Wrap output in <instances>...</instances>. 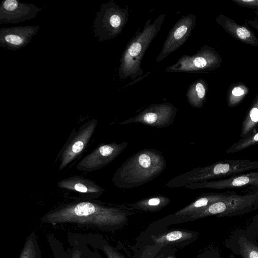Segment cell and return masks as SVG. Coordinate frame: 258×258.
Instances as JSON below:
<instances>
[{"mask_svg":"<svg viewBox=\"0 0 258 258\" xmlns=\"http://www.w3.org/2000/svg\"><path fill=\"white\" fill-rule=\"evenodd\" d=\"M131 214L122 208L84 200L58 207L45 214L41 221L48 224L74 223L115 230L127 223Z\"/></svg>","mask_w":258,"mask_h":258,"instance_id":"cell-1","label":"cell"},{"mask_svg":"<svg viewBox=\"0 0 258 258\" xmlns=\"http://www.w3.org/2000/svg\"><path fill=\"white\" fill-rule=\"evenodd\" d=\"M166 165V161L161 152L155 149H143L122 164L114 174L112 180L119 188L137 187L159 176Z\"/></svg>","mask_w":258,"mask_h":258,"instance_id":"cell-2","label":"cell"},{"mask_svg":"<svg viewBox=\"0 0 258 258\" xmlns=\"http://www.w3.org/2000/svg\"><path fill=\"white\" fill-rule=\"evenodd\" d=\"M166 14L159 15L151 23L148 20L141 31L138 29L133 36L123 51L118 67L120 80L130 78L136 79L143 74L141 64L144 54L159 32Z\"/></svg>","mask_w":258,"mask_h":258,"instance_id":"cell-3","label":"cell"},{"mask_svg":"<svg viewBox=\"0 0 258 258\" xmlns=\"http://www.w3.org/2000/svg\"><path fill=\"white\" fill-rule=\"evenodd\" d=\"M197 237L194 231L147 229L138 237L132 258H156L168 250L182 248Z\"/></svg>","mask_w":258,"mask_h":258,"instance_id":"cell-4","label":"cell"},{"mask_svg":"<svg viewBox=\"0 0 258 258\" xmlns=\"http://www.w3.org/2000/svg\"><path fill=\"white\" fill-rule=\"evenodd\" d=\"M258 169V161L249 159L220 160L208 166L198 167L168 181L169 188L184 187L187 184L230 177Z\"/></svg>","mask_w":258,"mask_h":258,"instance_id":"cell-5","label":"cell"},{"mask_svg":"<svg viewBox=\"0 0 258 258\" xmlns=\"http://www.w3.org/2000/svg\"><path fill=\"white\" fill-rule=\"evenodd\" d=\"M258 209V190L244 195L233 192L223 200L215 202L185 218L175 221L173 224L190 222L206 217H231Z\"/></svg>","mask_w":258,"mask_h":258,"instance_id":"cell-6","label":"cell"},{"mask_svg":"<svg viewBox=\"0 0 258 258\" xmlns=\"http://www.w3.org/2000/svg\"><path fill=\"white\" fill-rule=\"evenodd\" d=\"M129 14L127 5L122 7L112 1L102 4L93 23L95 37L99 42L115 38L122 32Z\"/></svg>","mask_w":258,"mask_h":258,"instance_id":"cell-7","label":"cell"},{"mask_svg":"<svg viewBox=\"0 0 258 258\" xmlns=\"http://www.w3.org/2000/svg\"><path fill=\"white\" fill-rule=\"evenodd\" d=\"M222 58L213 47L204 45L193 55H183L177 62L165 68L168 72L205 73L219 68Z\"/></svg>","mask_w":258,"mask_h":258,"instance_id":"cell-8","label":"cell"},{"mask_svg":"<svg viewBox=\"0 0 258 258\" xmlns=\"http://www.w3.org/2000/svg\"><path fill=\"white\" fill-rule=\"evenodd\" d=\"M97 124V119H92L83 124L78 130L74 128L72 131L56 157V160L59 163V171L66 168L84 151Z\"/></svg>","mask_w":258,"mask_h":258,"instance_id":"cell-9","label":"cell"},{"mask_svg":"<svg viewBox=\"0 0 258 258\" xmlns=\"http://www.w3.org/2000/svg\"><path fill=\"white\" fill-rule=\"evenodd\" d=\"M178 110L170 103L151 104L136 115L119 124L126 125L136 123L151 127L164 128L173 123Z\"/></svg>","mask_w":258,"mask_h":258,"instance_id":"cell-10","label":"cell"},{"mask_svg":"<svg viewBox=\"0 0 258 258\" xmlns=\"http://www.w3.org/2000/svg\"><path fill=\"white\" fill-rule=\"evenodd\" d=\"M127 141L101 144L82 158L77 164V170L92 172L100 169L114 160L126 148Z\"/></svg>","mask_w":258,"mask_h":258,"instance_id":"cell-11","label":"cell"},{"mask_svg":"<svg viewBox=\"0 0 258 258\" xmlns=\"http://www.w3.org/2000/svg\"><path fill=\"white\" fill-rule=\"evenodd\" d=\"M196 16L192 14L182 16L170 29L162 49L156 59L159 62L179 48L187 40L196 25Z\"/></svg>","mask_w":258,"mask_h":258,"instance_id":"cell-12","label":"cell"},{"mask_svg":"<svg viewBox=\"0 0 258 258\" xmlns=\"http://www.w3.org/2000/svg\"><path fill=\"white\" fill-rule=\"evenodd\" d=\"M41 10L34 4L3 0L0 5V24H15L33 19Z\"/></svg>","mask_w":258,"mask_h":258,"instance_id":"cell-13","label":"cell"},{"mask_svg":"<svg viewBox=\"0 0 258 258\" xmlns=\"http://www.w3.org/2000/svg\"><path fill=\"white\" fill-rule=\"evenodd\" d=\"M258 190V171L242 173L224 179L193 183L184 187L190 189H212L221 190L249 187Z\"/></svg>","mask_w":258,"mask_h":258,"instance_id":"cell-14","label":"cell"},{"mask_svg":"<svg viewBox=\"0 0 258 258\" xmlns=\"http://www.w3.org/2000/svg\"><path fill=\"white\" fill-rule=\"evenodd\" d=\"M40 26L3 27L0 29V46L16 51L27 46L37 33Z\"/></svg>","mask_w":258,"mask_h":258,"instance_id":"cell-15","label":"cell"},{"mask_svg":"<svg viewBox=\"0 0 258 258\" xmlns=\"http://www.w3.org/2000/svg\"><path fill=\"white\" fill-rule=\"evenodd\" d=\"M59 188L76 193L82 199L92 200L99 197L104 189L89 179L73 176L59 181Z\"/></svg>","mask_w":258,"mask_h":258,"instance_id":"cell-16","label":"cell"},{"mask_svg":"<svg viewBox=\"0 0 258 258\" xmlns=\"http://www.w3.org/2000/svg\"><path fill=\"white\" fill-rule=\"evenodd\" d=\"M215 21L231 37L247 45L258 46V38L247 26L237 23L224 14L218 15Z\"/></svg>","mask_w":258,"mask_h":258,"instance_id":"cell-17","label":"cell"},{"mask_svg":"<svg viewBox=\"0 0 258 258\" xmlns=\"http://www.w3.org/2000/svg\"><path fill=\"white\" fill-rule=\"evenodd\" d=\"M208 85L203 79H199L188 87L186 97L189 105L196 108H201L206 100Z\"/></svg>","mask_w":258,"mask_h":258,"instance_id":"cell-18","label":"cell"},{"mask_svg":"<svg viewBox=\"0 0 258 258\" xmlns=\"http://www.w3.org/2000/svg\"><path fill=\"white\" fill-rule=\"evenodd\" d=\"M171 200L164 195H157L139 200L130 204L133 209L144 212H155L162 210L167 206Z\"/></svg>","mask_w":258,"mask_h":258,"instance_id":"cell-19","label":"cell"},{"mask_svg":"<svg viewBox=\"0 0 258 258\" xmlns=\"http://www.w3.org/2000/svg\"><path fill=\"white\" fill-rule=\"evenodd\" d=\"M249 92V88L243 82L239 81L231 84L226 94L228 107L233 108L239 105Z\"/></svg>","mask_w":258,"mask_h":258,"instance_id":"cell-20","label":"cell"},{"mask_svg":"<svg viewBox=\"0 0 258 258\" xmlns=\"http://www.w3.org/2000/svg\"><path fill=\"white\" fill-rule=\"evenodd\" d=\"M258 125V94L255 96L242 123L240 137L244 138L253 132Z\"/></svg>","mask_w":258,"mask_h":258,"instance_id":"cell-21","label":"cell"},{"mask_svg":"<svg viewBox=\"0 0 258 258\" xmlns=\"http://www.w3.org/2000/svg\"><path fill=\"white\" fill-rule=\"evenodd\" d=\"M41 251L37 237L32 232L26 238L19 258H40Z\"/></svg>","mask_w":258,"mask_h":258,"instance_id":"cell-22","label":"cell"},{"mask_svg":"<svg viewBox=\"0 0 258 258\" xmlns=\"http://www.w3.org/2000/svg\"><path fill=\"white\" fill-rule=\"evenodd\" d=\"M258 144V131L252 133L233 144L227 150L228 154L235 153Z\"/></svg>","mask_w":258,"mask_h":258,"instance_id":"cell-23","label":"cell"},{"mask_svg":"<svg viewBox=\"0 0 258 258\" xmlns=\"http://www.w3.org/2000/svg\"><path fill=\"white\" fill-rule=\"evenodd\" d=\"M239 251L243 258H258V246L244 237L238 241Z\"/></svg>","mask_w":258,"mask_h":258,"instance_id":"cell-24","label":"cell"},{"mask_svg":"<svg viewBox=\"0 0 258 258\" xmlns=\"http://www.w3.org/2000/svg\"><path fill=\"white\" fill-rule=\"evenodd\" d=\"M102 250L107 258H126L123 254L107 243L102 245Z\"/></svg>","mask_w":258,"mask_h":258,"instance_id":"cell-25","label":"cell"},{"mask_svg":"<svg viewBox=\"0 0 258 258\" xmlns=\"http://www.w3.org/2000/svg\"><path fill=\"white\" fill-rule=\"evenodd\" d=\"M238 6L258 10V0H231Z\"/></svg>","mask_w":258,"mask_h":258,"instance_id":"cell-26","label":"cell"},{"mask_svg":"<svg viewBox=\"0 0 258 258\" xmlns=\"http://www.w3.org/2000/svg\"><path fill=\"white\" fill-rule=\"evenodd\" d=\"M245 24L246 25H249L258 31V21L255 18L254 20L246 21Z\"/></svg>","mask_w":258,"mask_h":258,"instance_id":"cell-27","label":"cell"},{"mask_svg":"<svg viewBox=\"0 0 258 258\" xmlns=\"http://www.w3.org/2000/svg\"><path fill=\"white\" fill-rule=\"evenodd\" d=\"M71 258H81L80 252L77 250H74L72 254Z\"/></svg>","mask_w":258,"mask_h":258,"instance_id":"cell-28","label":"cell"},{"mask_svg":"<svg viewBox=\"0 0 258 258\" xmlns=\"http://www.w3.org/2000/svg\"><path fill=\"white\" fill-rule=\"evenodd\" d=\"M254 13L256 16L255 19L258 21V10H254Z\"/></svg>","mask_w":258,"mask_h":258,"instance_id":"cell-29","label":"cell"}]
</instances>
